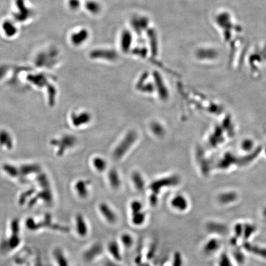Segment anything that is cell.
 Masks as SVG:
<instances>
[{
	"label": "cell",
	"instance_id": "11",
	"mask_svg": "<svg viewBox=\"0 0 266 266\" xmlns=\"http://www.w3.org/2000/svg\"><path fill=\"white\" fill-rule=\"evenodd\" d=\"M103 247L100 244H94L84 252V258L85 262H92L102 254Z\"/></svg>",
	"mask_w": 266,
	"mask_h": 266
},
{
	"label": "cell",
	"instance_id": "26",
	"mask_svg": "<svg viewBox=\"0 0 266 266\" xmlns=\"http://www.w3.org/2000/svg\"><path fill=\"white\" fill-rule=\"evenodd\" d=\"M68 6L70 8L75 10L80 8L82 2L80 0H68Z\"/></svg>",
	"mask_w": 266,
	"mask_h": 266
},
{
	"label": "cell",
	"instance_id": "17",
	"mask_svg": "<svg viewBox=\"0 0 266 266\" xmlns=\"http://www.w3.org/2000/svg\"><path fill=\"white\" fill-rule=\"evenodd\" d=\"M89 183L85 180H79L76 183L75 188L76 194L80 198H86L89 195Z\"/></svg>",
	"mask_w": 266,
	"mask_h": 266
},
{
	"label": "cell",
	"instance_id": "14",
	"mask_svg": "<svg viewBox=\"0 0 266 266\" xmlns=\"http://www.w3.org/2000/svg\"><path fill=\"white\" fill-rule=\"evenodd\" d=\"M2 25V30L4 32V36L12 38L18 33L17 26L12 20H4Z\"/></svg>",
	"mask_w": 266,
	"mask_h": 266
},
{
	"label": "cell",
	"instance_id": "23",
	"mask_svg": "<svg viewBox=\"0 0 266 266\" xmlns=\"http://www.w3.org/2000/svg\"><path fill=\"white\" fill-rule=\"evenodd\" d=\"M150 128L152 132L158 136H162L164 133V130L163 126L158 122H154L151 124Z\"/></svg>",
	"mask_w": 266,
	"mask_h": 266
},
{
	"label": "cell",
	"instance_id": "5",
	"mask_svg": "<svg viewBox=\"0 0 266 266\" xmlns=\"http://www.w3.org/2000/svg\"><path fill=\"white\" fill-rule=\"evenodd\" d=\"M90 32L88 29L84 28H78L74 30L69 36L72 45L78 48L84 46L90 38Z\"/></svg>",
	"mask_w": 266,
	"mask_h": 266
},
{
	"label": "cell",
	"instance_id": "18",
	"mask_svg": "<svg viewBox=\"0 0 266 266\" xmlns=\"http://www.w3.org/2000/svg\"><path fill=\"white\" fill-rule=\"evenodd\" d=\"M108 179L111 188L115 190H118L121 186V180L120 179L118 172H116V171L110 172H109Z\"/></svg>",
	"mask_w": 266,
	"mask_h": 266
},
{
	"label": "cell",
	"instance_id": "22",
	"mask_svg": "<svg viewBox=\"0 0 266 266\" xmlns=\"http://www.w3.org/2000/svg\"><path fill=\"white\" fill-rule=\"evenodd\" d=\"M120 241L125 248H129L132 246L133 243H134V238L131 234L124 233L120 236Z\"/></svg>",
	"mask_w": 266,
	"mask_h": 266
},
{
	"label": "cell",
	"instance_id": "24",
	"mask_svg": "<svg viewBox=\"0 0 266 266\" xmlns=\"http://www.w3.org/2000/svg\"><path fill=\"white\" fill-rule=\"evenodd\" d=\"M143 209V206L142 202L138 200L132 201L130 204V210H131L132 214H135L142 212Z\"/></svg>",
	"mask_w": 266,
	"mask_h": 266
},
{
	"label": "cell",
	"instance_id": "27",
	"mask_svg": "<svg viewBox=\"0 0 266 266\" xmlns=\"http://www.w3.org/2000/svg\"><path fill=\"white\" fill-rule=\"evenodd\" d=\"M104 266H122L121 265H120L118 263H117V262H116V260H106V262L104 263Z\"/></svg>",
	"mask_w": 266,
	"mask_h": 266
},
{
	"label": "cell",
	"instance_id": "20",
	"mask_svg": "<svg viewBox=\"0 0 266 266\" xmlns=\"http://www.w3.org/2000/svg\"><path fill=\"white\" fill-rule=\"evenodd\" d=\"M132 222L136 226H142L146 220V214L143 211L132 214Z\"/></svg>",
	"mask_w": 266,
	"mask_h": 266
},
{
	"label": "cell",
	"instance_id": "12",
	"mask_svg": "<svg viewBox=\"0 0 266 266\" xmlns=\"http://www.w3.org/2000/svg\"><path fill=\"white\" fill-rule=\"evenodd\" d=\"M170 204L172 208L177 210L178 212H184L187 210L188 206V203L187 198L182 195L175 196L170 201Z\"/></svg>",
	"mask_w": 266,
	"mask_h": 266
},
{
	"label": "cell",
	"instance_id": "3",
	"mask_svg": "<svg viewBox=\"0 0 266 266\" xmlns=\"http://www.w3.org/2000/svg\"><path fill=\"white\" fill-rule=\"evenodd\" d=\"M130 24L133 34L142 36L150 28V21L146 16L136 15L132 18Z\"/></svg>",
	"mask_w": 266,
	"mask_h": 266
},
{
	"label": "cell",
	"instance_id": "4",
	"mask_svg": "<svg viewBox=\"0 0 266 266\" xmlns=\"http://www.w3.org/2000/svg\"><path fill=\"white\" fill-rule=\"evenodd\" d=\"M119 49L124 54L131 53L134 48V34L131 29L124 28L120 34Z\"/></svg>",
	"mask_w": 266,
	"mask_h": 266
},
{
	"label": "cell",
	"instance_id": "10",
	"mask_svg": "<svg viewBox=\"0 0 266 266\" xmlns=\"http://www.w3.org/2000/svg\"><path fill=\"white\" fill-rule=\"evenodd\" d=\"M99 210L100 214L109 224H114L116 222L118 217H117L116 212L108 204H100Z\"/></svg>",
	"mask_w": 266,
	"mask_h": 266
},
{
	"label": "cell",
	"instance_id": "25",
	"mask_svg": "<svg viewBox=\"0 0 266 266\" xmlns=\"http://www.w3.org/2000/svg\"><path fill=\"white\" fill-rule=\"evenodd\" d=\"M182 254L180 252H175L174 256V260L172 266H182Z\"/></svg>",
	"mask_w": 266,
	"mask_h": 266
},
{
	"label": "cell",
	"instance_id": "7",
	"mask_svg": "<svg viewBox=\"0 0 266 266\" xmlns=\"http://www.w3.org/2000/svg\"><path fill=\"white\" fill-rule=\"evenodd\" d=\"M178 182L177 179H175L174 177L164 178L152 184L150 188L154 195L158 196L162 188L176 185Z\"/></svg>",
	"mask_w": 266,
	"mask_h": 266
},
{
	"label": "cell",
	"instance_id": "1",
	"mask_svg": "<svg viewBox=\"0 0 266 266\" xmlns=\"http://www.w3.org/2000/svg\"><path fill=\"white\" fill-rule=\"evenodd\" d=\"M138 140L137 132L134 131L130 132L125 136L124 139L116 146L115 150H114V158L119 160L126 155L128 152L131 150L133 145Z\"/></svg>",
	"mask_w": 266,
	"mask_h": 266
},
{
	"label": "cell",
	"instance_id": "2",
	"mask_svg": "<svg viewBox=\"0 0 266 266\" xmlns=\"http://www.w3.org/2000/svg\"><path fill=\"white\" fill-rule=\"evenodd\" d=\"M90 58L94 60L104 61L107 62H116L120 58L116 50L108 48H98L93 49L89 53Z\"/></svg>",
	"mask_w": 266,
	"mask_h": 266
},
{
	"label": "cell",
	"instance_id": "16",
	"mask_svg": "<svg viewBox=\"0 0 266 266\" xmlns=\"http://www.w3.org/2000/svg\"><path fill=\"white\" fill-rule=\"evenodd\" d=\"M76 228L77 233L82 238H85L88 233V228L86 224V220L82 214L77 215L76 218Z\"/></svg>",
	"mask_w": 266,
	"mask_h": 266
},
{
	"label": "cell",
	"instance_id": "19",
	"mask_svg": "<svg viewBox=\"0 0 266 266\" xmlns=\"http://www.w3.org/2000/svg\"><path fill=\"white\" fill-rule=\"evenodd\" d=\"M92 164L96 171L102 172L105 171L108 164L104 158L100 156H96L92 159Z\"/></svg>",
	"mask_w": 266,
	"mask_h": 266
},
{
	"label": "cell",
	"instance_id": "13",
	"mask_svg": "<svg viewBox=\"0 0 266 266\" xmlns=\"http://www.w3.org/2000/svg\"><path fill=\"white\" fill-rule=\"evenodd\" d=\"M84 6L90 14L99 16L102 12V4L98 0H86L84 2Z\"/></svg>",
	"mask_w": 266,
	"mask_h": 266
},
{
	"label": "cell",
	"instance_id": "21",
	"mask_svg": "<svg viewBox=\"0 0 266 266\" xmlns=\"http://www.w3.org/2000/svg\"><path fill=\"white\" fill-rule=\"evenodd\" d=\"M132 182L134 188L138 190L142 191L145 188V182L140 174H134L132 176Z\"/></svg>",
	"mask_w": 266,
	"mask_h": 266
},
{
	"label": "cell",
	"instance_id": "15",
	"mask_svg": "<svg viewBox=\"0 0 266 266\" xmlns=\"http://www.w3.org/2000/svg\"><path fill=\"white\" fill-rule=\"evenodd\" d=\"M108 250L109 254L114 258L116 262H120L122 260V255L120 247L116 241L109 242L108 246Z\"/></svg>",
	"mask_w": 266,
	"mask_h": 266
},
{
	"label": "cell",
	"instance_id": "6",
	"mask_svg": "<svg viewBox=\"0 0 266 266\" xmlns=\"http://www.w3.org/2000/svg\"><path fill=\"white\" fill-rule=\"evenodd\" d=\"M147 36L148 49L153 57L158 56L159 50V40L158 32L155 28H150L146 34Z\"/></svg>",
	"mask_w": 266,
	"mask_h": 266
},
{
	"label": "cell",
	"instance_id": "8",
	"mask_svg": "<svg viewBox=\"0 0 266 266\" xmlns=\"http://www.w3.org/2000/svg\"><path fill=\"white\" fill-rule=\"evenodd\" d=\"M92 120V116L90 113L85 111L76 112L71 116L72 124L76 127L84 126Z\"/></svg>",
	"mask_w": 266,
	"mask_h": 266
},
{
	"label": "cell",
	"instance_id": "9",
	"mask_svg": "<svg viewBox=\"0 0 266 266\" xmlns=\"http://www.w3.org/2000/svg\"><path fill=\"white\" fill-rule=\"evenodd\" d=\"M154 86L156 90H158L160 98L161 100H166L167 96L168 95L167 87L166 83L162 78V76L158 72H154L153 74Z\"/></svg>",
	"mask_w": 266,
	"mask_h": 266
}]
</instances>
